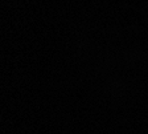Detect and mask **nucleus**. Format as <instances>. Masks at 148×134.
Listing matches in <instances>:
<instances>
[]
</instances>
